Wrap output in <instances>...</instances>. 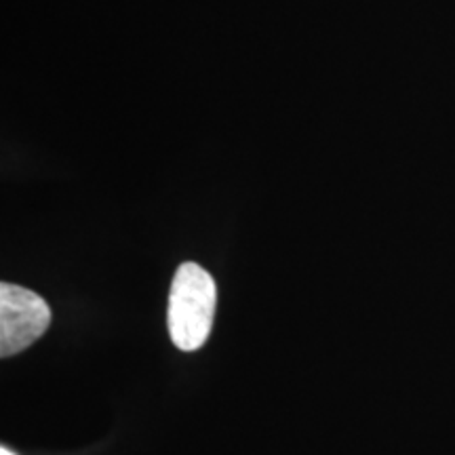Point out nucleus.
Returning a JSON list of instances; mask_svg holds the SVG:
<instances>
[{
  "mask_svg": "<svg viewBox=\"0 0 455 455\" xmlns=\"http://www.w3.org/2000/svg\"><path fill=\"white\" fill-rule=\"evenodd\" d=\"M215 281L203 266L186 261L175 270L171 283L167 327L171 341L184 352L201 350L213 327Z\"/></svg>",
  "mask_w": 455,
  "mask_h": 455,
  "instance_id": "1",
  "label": "nucleus"
},
{
  "mask_svg": "<svg viewBox=\"0 0 455 455\" xmlns=\"http://www.w3.org/2000/svg\"><path fill=\"white\" fill-rule=\"evenodd\" d=\"M51 325V308L41 295L20 284H0V356L32 346Z\"/></svg>",
  "mask_w": 455,
  "mask_h": 455,
  "instance_id": "2",
  "label": "nucleus"
},
{
  "mask_svg": "<svg viewBox=\"0 0 455 455\" xmlns=\"http://www.w3.org/2000/svg\"><path fill=\"white\" fill-rule=\"evenodd\" d=\"M0 455H15V453H13V451H9L7 447H3V449H0Z\"/></svg>",
  "mask_w": 455,
  "mask_h": 455,
  "instance_id": "3",
  "label": "nucleus"
}]
</instances>
